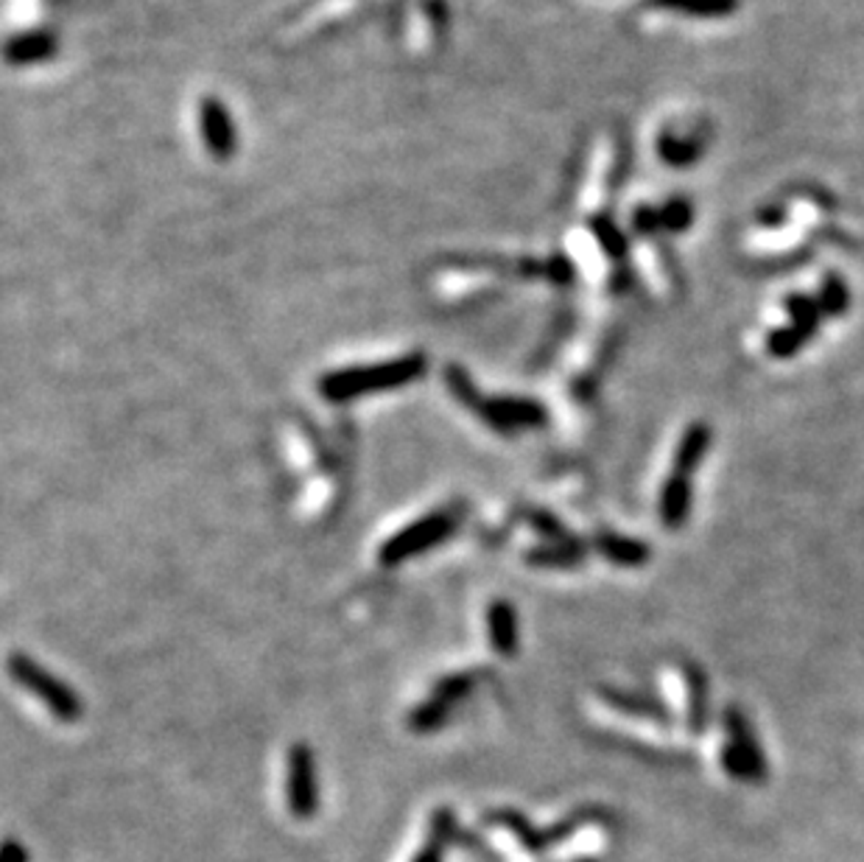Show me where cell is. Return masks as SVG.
Returning <instances> with one entry per match:
<instances>
[{"label": "cell", "mask_w": 864, "mask_h": 862, "mask_svg": "<svg viewBox=\"0 0 864 862\" xmlns=\"http://www.w3.org/2000/svg\"><path fill=\"white\" fill-rule=\"evenodd\" d=\"M805 341L809 339H805L798 328H792V325L776 328L767 336V354L772 356V359H792V356H798L800 350L805 348Z\"/></svg>", "instance_id": "cell-18"}, {"label": "cell", "mask_w": 864, "mask_h": 862, "mask_svg": "<svg viewBox=\"0 0 864 862\" xmlns=\"http://www.w3.org/2000/svg\"><path fill=\"white\" fill-rule=\"evenodd\" d=\"M727 745L721 750L727 772L741 781H763L767 779V759L761 754L756 734L750 728V719L741 714V708L730 706L725 712Z\"/></svg>", "instance_id": "cell-3"}, {"label": "cell", "mask_w": 864, "mask_h": 862, "mask_svg": "<svg viewBox=\"0 0 864 862\" xmlns=\"http://www.w3.org/2000/svg\"><path fill=\"white\" fill-rule=\"evenodd\" d=\"M0 862H29V854H25L23 845L14 843V840H3V843H0Z\"/></svg>", "instance_id": "cell-23"}, {"label": "cell", "mask_w": 864, "mask_h": 862, "mask_svg": "<svg viewBox=\"0 0 864 862\" xmlns=\"http://www.w3.org/2000/svg\"><path fill=\"white\" fill-rule=\"evenodd\" d=\"M816 303H820L825 317H840V314H845L847 306H851V288L845 286V281H842L840 275L831 272V275L823 281V286H820V297H816Z\"/></svg>", "instance_id": "cell-17"}, {"label": "cell", "mask_w": 864, "mask_h": 862, "mask_svg": "<svg viewBox=\"0 0 864 862\" xmlns=\"http://www.w3.org/2000/svg\"><path fill=\"white\" fill-rule=\"evenodd\" d=\"M45 51H49V40L40 34V36H20V40H14L12 45H9L7 54L12 62H29V60H40Z\"/></svg>", "instance_id": "cell-21"}, {"label": "cell", "mask_w": 864, "mask_h": 862, "mask_svg": "<svg viewBox=\"0 0 864 862\" xmlns=\"http://www.w3.org/2000/svg\"><path fill=\"white\" fill-rule=\"evenodd\" d=\"M476 414L502 434H515L520 429H540L549 420L546 407L529 398H482Z\"/></svg>", "instance_id": "cell-6"}, {"label": "cell", "mask_w": 864, "mask_h": 862, "mask_svg": "<svg viewBox=\"0 0 864 862\" xmlns=\"http://www.w3.org/2000/svg\"><path fill=\"white\" fill-rule=\"evenodd\" d=\"M460 527V515L451 513V509H440V513H431L420 522H414L412 527H405L403 533L392 535L387 540V546L381 549L383 564H403L409 557L423 555V551L434 549L436 544H442L445 538H451Z\"/></svg>", "instance_id": "cell-4"}, {"label": "cell", "mask_w": 864, "mask_h": 862, "mask_svg": "<svg viewBox=\"0 0 864 862\" xmlns=\"http://www.w3.org/2000/svg\"><path fill=\"white\" fill-rule=\"evenodd\" d=\"M451 827H453L451 812H436L434 832H431V843L425 845V849L420 851L418 856H414V862H442V843H445L447 834H451Z\"/></svg>", "instance_id": "cell-20"}, {"label": "cell", "mask_w": 864, "mask_h": 862, "mask_svg": "<svg viewBox=\"0 0 864 862\" xmlns=\"http://www.w3.org/2000/svg\"><path fill=\"white\" fill-rule=\"evenodd\" d=\"M9 675L14 677V683H20L23 688H29L31 695L40 697L45 703L51 714L56 719H65V723H73V719L82 717L84 706L82 697L73 692L67 683H62L60 677L51 675L45 666L36 664L34 659H29L25 653H12L9 655Z\"/></svg>", "instance_id": "cell-2"}, {"label": "cell", "mask_w": 864, "mask_h": 862, "mask_svg": "<svg viewBox=\"0 0 864 862\" xmlns=\"http://www.w3.org/2000/svg\"><path fill=\"white\" fill-rule=\"evenodd\" d=\"M487 630L495 653L507 655V659L518 653V613H515L509 602L495 599L493 606L487 608Z\"/></svg>", "instance_id": "cell-10"}, {"label": "cell", "mask_w": 864, "mask_h": 862, "mask_svg": "<svg viewBox=\"0 0 864 862\" xmlns=\"http://www.w3.org/2000/svg\"><path fill=\"white\" fill-rule=\"evenodd\" d=\"M683 677H686L688 688V728L694 734L705 728L708 723V681H705V672L697 664L683 666Z\"/></svg>", "instance_id": "cell-14"}, {"label": "cell", "mask_w": 864, "mask_h": 862, "mask_svg": "<svg viewBox=\"0 0 864 862\" xmlns=\"http://www.w3.org/2000/svg\"><path fill=\"white\" fill-rule=\"evenodd\" d=\"M602 697L608 701V706L619 708L624 714H635V717H646V719H657V723H666L672 714L661 706L657 701H650V697L632 695V692H621V688H602Z\"/></svg>", "instance_id": "cell-15"}, {"label": "cell", "mask_w": 864, "mask_h": 862, "mask_svg": "<svg viewBox=\"0 0 864 862\" xmlns=\"http://www.w3.org/2000/svg\"><path fill=\"white\" fill-rule=\"evenodd\" d=\"M445 381H447V387H451L453 398H456V401H460V403H465L467 409H473V412H476V407H478V403H482V396H478L473 378L467 376V372L462 370L460 365L447 367Z\"/></svg>", "instance_id": "cell-19"}, {"label": "cell", "mask_w": 864, "mask_h": 862, "mask_svg": "<svg viewBox=\"0 0 864 862\" xmlns=\"http://www.w3.org/2000/svg\"><path fill=\"white\" fill-rule=\"evenodd\" d=\"M202 133L210 149H213L219 157H226L230 151H233L235 146L233 124H230V115H226V109L221 107V104L208 102L202 107Z\"/></svg>", "instance_id": "cell-13"}, {"label": "cell", "mask_w": 864, "mask_h": 862, "mask_svg": "<svg viewBox=\"0 0 864 862\" xmlns=\"http://www.w3.org/2000/svg\"><path fill=\"white\" fill-rule=\"evenodd\" d=\"M588 557V546L579 544V540H557L549 546H537L526 555L531 566H540V569H573Z\"/></svg>", "instance_id": "cell-12"}, {"label": "cell", "mask_w": 864, "mask_h": 862, "mask_svg": "<svg viewBox=\"0 0 864 862\" xmlns=\"http://www.w3.org/2000/svg\"><path fill=\"white\" fill-rule=\"evenodd\" d=\"M425 365H429V359L423 354H412L403 356V359L383 361V365L352 367V370L325 376L319 381V390L328 401H350V398L372 396V392H389L425 376Z\"/></svg>", "instance_id": "cell-1"}, {"label": "cell", "mask_w": 864, "mask_h": 862, "mask_svg": "<svg viewBox=\"0 0 864 862\" xmlns=\"http://www.w3.org/2000/svg\"><path fill=\"white\" fill-rule=\"evenodd\" d=\"M286 801L297 821H310L319 809V776H316L314 750L308 745H294L288 754Z\"/></svg>", "instance_id": "cell-5"}, {"label": "cell", "mask_w": 864, "mask_h": 862, "mask_svg": "<svg viewBox=\"0 0 864 862\" xmlns=\"http://www.w3.org/2000/svg\"><path fill=\"white\" fill-rule=\"evenodd\" d=\"M593 546L597 551H602L608 557L610 564L624 566V569H639V566H646L652 560V549L650 544L635 538H624V535L615 533H599L593 538Z\"/></svg>", "instance_id": "cell-9"}, {"label": "cell", "mask_w": 864, "mask_h": 862, "mask_svg": "<svg viewBox=\"0 0 864 862\" xmlns=\"http://www.w3.org/2000/svg\"><path fill=\"white\" fill-rule=\"evenodd\" d=\"M692 476L686 473H674L663 482L661 491V522L666 529H679L688 522V513H692Z\"/></svg>", "instance_id": "cell-8"}, {"label": "cell", "mask_w": 864, "mask_h": 862, "mask_svg": "<svg viewBox=\"0 0 864 862\" xmlns=\"http://www.w3.org/2000/svg\"><path fill=\"white\" fill-rule=\"evenodd\" d=\"M787 312L789 319H792V328H798L805 339H811L820 330V323L825 317L816 297H809V294H789Z\"/></svg>", "instance_id": "cell-16"}, {"label": "cell", "mask_w": 864, "mask_h": 862, "mask_svg": "<svg viewBox=\"0 0 864 862\" xmlns=\"http://www.w3.org/2000/svg\"><path fill=\"white\" fill-rule=\"evenodd\" d=\"M529 522H531V527H535L537 533L542 535V538H549L551 544H557V540L571 538V535L566 533V527H562L560 518H557V515H551V513H546V509H535Z\"/></svg>", "instance_id": "cell-22"}, {"label": "cell", "mask_w": 864, "mask_h": 862, "mask_svg": "<svg viewBox=\"0 0 864 862\" xmlns=\"http://www.w3.org/2000/svg\"><path fill=\"white\" fill-rule=\"evenodd\" d=\"M473 686H476V675H451L445 677V681L436 683L431 701L423 703V706L412 714V728L414 730L440 728V725L447 719V714H451V708L456 706V703H460Z\"/></svg>", "instance_id": "cell-7"}, {"label": "cell", "mask_w": 864, "mask_h": 862, "mask_svg": "<svg viewBox=\"0 0 864 862\" xmlns=\"http://www.w3.org/2000/svg\"><path fill=\"white\" fill-rule=\"evenodd\" d=\"M710 445V429L705 423H692L683 438H679L677 451H674V473H686L692 476L699 465H703L705 454Z\"/></svg>", "instance_id": "cell-11"}]
</instances>
